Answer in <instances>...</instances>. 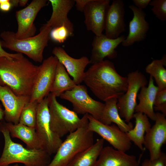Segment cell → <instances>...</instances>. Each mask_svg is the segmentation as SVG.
<instances>
[{"instance_id":"obj_6","label":"cell","mask_w":166,"mask_h":166,"mask_svg":"<svg viewBox=\"0 0 166 166\" xmlns=\"http://www.w3.org/2000/svg\"><path fill=\"white\" fill-rule=\"evenodd\" d=\"M51 130L61 138L76 131L89 121L88 114L81 118L73 111L60 104L56 97L50 93L47 96Z\"/></svg>"},{"instance_id":"obj_9","label":"cell","mask_w":166,"mask_h":166,"mask_svg":"<svg viewBox=\"0 0 166 166\" xmlns=\"http://www.w3.org/2000/svg\"><path fill=\"white\" fill-rule=\"evenodd\" d=\"M60 97L70 102L73 111L77 114H89L98 120L105 105V103L91 97L88 94L87 87L83 85H77L72 89L62 93Z\"/></svg>"},{"instance_id":"obj_28","label":"cell","mask_w":166,"mask_h":166,"mask_svg":"<svg viewBox=\"0 0 166 166\" xmlns=\"http://www.w3.org/2000/svg\"><path fill=\"white\" fill-rule=\"evenodd\" d=\"M166 55L161 59L154 60L148 64L145 68L146 72L154 78L158 88V91L166 89Z\"/></svg>"},{"instance_id":"obj_22","label":"cell","mask_w":166,"mask_h":166,"mask_svg":"<svg viewBox=\"0 0 166 166\" xmlns=\"http://www.w3.org/2000/svg\"><path fill=\"white\" fill-rule=\"evenodd\" d=\"M52 6V12L45 24L52 29L64 26L73 33V24L68 17V14L75 4L74 0H49Z\"/></svg>"},{"instance_id":"obj_15","label":"cell","mask_w":166,"mask_h":166,"mask_svg":"<svg viewBox=\"0 0 166 166\" xmlns=\"http://www.w3.org/2000/svg\"><path fill=\"white\" fill-rule=\"evenodd\" d=\"M30 100L29 97L17 96L8 87L0 85V101L4 108V118L7 122L18 124L21 111Z\"/></svg>"},{"instance_id":"obj_38","label":"cell","mask_w":166,"mask_h":166,"mask_svg":"<svg viewBox=\"0 0 166 166\" xmlns=\"http://www.w3.org/2000/svg\"><path fill=\"white\" fill-rule=\"evenodd\" d=\"M154 109L156 111H160L166 116V103L154 106Z\"/></svg>"},{"instance_id":"obj_13","label":"cell","mask_w":166,"mask_h":166,"mask_svg":"<svg viewBox=\"0 0 166 166\" xmlns=\"http://www.w3.org/2000/svg\"><path fill=\"white\" fill-rule=\"evenodd\" d=\"M109 0H91L83 12L87 29L96 36H100L104 30L107 13L110 5Z\"/></svg>"},{"instance_id":"obj_8","label":"cell","mask_w":166,"mask_h":166,"mask_svg":"<svg viewBox=\"0 0 166 166\" xmlns=\"http://www.w3.org/2000/svg\"><path fill=\"white\" fill-rule=\"evenodd\" d=\"M126 77L127 90L118 98L117 105L121 117L128 123L134 113L138 92L142 87L147 85L148 81L145 76L138 70L129 73Z\"/></svg>"},{"instance_id":"obj_21","label":"cell","mask_w":166,"mask_h":166,"mask_svg":"<svg viewBox=\"0 0 166 166\" xmlns=\"http://www.w3.org/2000/svg\"><path fill=\"white\" fill-rule=\"evenodd\" d=\"M0 127L8 131L12 137L20 139L26 145V148L32 149H42V144L35 128L18 123L14 124L2 120Z\"/></svg>"},{"instance_id":"obj_19","label":"cell","mask_w":166,"mask_h":166,"mask_svg":"<svg viewBox=\"0 0 166 166\" xmlns=\"http://www.w3.org/2000/svg\"><path fill=\"white\" fill-rule=\"evenodd\" d=\"M129 8L132 11L133 16L129 23L128 34L121 43L122 45L126 47L144 40L149 29V24L145 18L146 13L134 5H129Z\"/></svg>"},{"instance_id":"obj_23","label":"cell","mask_w":166,"mask_h":166,"mask_svg":"<svg viewBox=\"0 0 166 166\" xmlns=\"http://www.w3.org/2000/svg\"><path fill=\"white\" fill-rule=\"evenodd\" d=\"M158 87L154 83L153 78L150 76L148 87H142L137 97L139 103L135 107V112H140L146 115L148 118L155 121L156 113L154 105Z\"/></svg>"},{"instance_id":"obj_31","label":"cell","mask_w":166,"mask_h":166,"mask_svg":"<svg viewBox=\"0 0 166 166\" xmlns=\"http://www.w3.org/2000/svg\"><path fill=\"white\" fill-rule=\"evenodd\" d=\"M149 5L152 6V11L159 20L164 21L166 20V0H151Z\"/></svg>"},{"instance_id":"obj_18","label":"cell","mask_w":166,"mask_h":166,"mask_svg":"<svg viewBox=\"0 0 166 166\" xmlns=\"http://www.w3.org/2000/svg\"><path fill=\"white\" fill-rule=\"evenodd\" d=\"M52 52L65 67L68 74L73 77V80L76 85H80L83 81L85 69L89 64V60L87 57L83 56L79 58H74L70 56L60 47H54Z\"/></svg>"},{"instance_id":"obj_5","label":"cell","mask_w":166,"mask_h":166,"mask_svg":"<svg viewBox=\"0 0 166 166\" xmlns=\"http://www.w3.org/2000/svg\"><path fill=\"white\" fill-rule=\"evenodd\" d=\"M88 122L68 134L45 166H67L77 155L94 143V132L89 129Z\"/></svg>"},{"instance_id":"obj_42","label":"cell","mask_w":166,"mask_h":166,"mask_svg":"<svg viewBox=\"0 0 166 166\" xmlns=\"http://www.w3.org/2000/svg\"><path fill=\"white\" fill-rule=\"evenodd\" d=\"M19 166V165L18 164V163H16V164H14V165H6V166Z\"/></svg>"},{"instance_id":"obj_39","label":"cell","mask_w":166,"mask_h":166,"mask_svg":"<svg viewBox=\"0 0 166 166\" xmlns=\"http://www.w3.org/2000/svg\"><path fill=\"white\" fill-rule=\"evenodd\" d=\"M5 116V112L0 104V121L3 120Z\"/></svg>"},{"instance_id":"obj_1","label":"cell","mask_w":166,"mask_h":166,"mask_svg":"<svg viewBox=\"0 0 166 166\" xmlns=\"http://www.w3.org/2000/svg\"><path fill=\"white\" fill-rule=\"evenodd\" d=\"M83 81L100 100L106 101L118 98L126 92L127 77L117 72L113 63L108 60L93 64L85 73Z\"/></svg>"},{"instance_id":"obj_34","label":"cell","mask_w":166,"mask_h":166,"mask_svg":"<svg viewBox=\"0 0 166 166\" xmlns=\"http://www.w3.org/2000/svg\"><path fill=\"white\" fill-rule=\"evenodd\" d=\"M23 55V54L21 53H11L6 52L3 49L0 44V57H7L18 58Z\"/></svg>"},{"instance_id":"obj_4","label":"cell","mask_w":166,"mask_h":166,"mask_svg":"<svg viewBox=\"0 0 166 166\" xmlns=\"http://www.w3.org/2000/svg\"><path fill=\"white\" fill-rule=\"evenodd\" d=\"M4 136V146L0 157V166L20 163L24 166H45L51 161L50 156L42 149L25 148L13 141L7 130L0 127Z\"/></svg>"},{"instance_id":"obj_11","label":"cell","mask_w":166,"mask_h":166,"mask_svg":"<svg viewBox=\"0 0 166 166\" xmlns=\"http://www.w3.org/2000/svg\"><path fill=\"white\" fill-rule=\"evenodd\" d=\"M89 129L101 136L115 149L126 152L131 147V141L126 133L121 131L115 124H105L88 114Z\"/></svg>"},{"instance_id":"obj_30","label":"cell","mask_w":166,"mask_h":166,"mask_svg":"<svg viewBox=\"0 0 166 166\" xmlns=\"http://www.w3.org/2000/svg\"><path fill=\"white\" fill-rule=\"evenodd\" d=\"M73 35V33L64 26L52 29L49 34L50 38L53 41L60 43L64 42L68 37Z\"/></svg>"},{"instance_id":"obj_25","label":"cell","mask_w":166,"mask_h":166,"mask_svg":"<svg viewBox=\"0 0 166 166\" xmlns=\"http://www.w3.org/2000/svg\"><path fill=\"white\" fill-rule=\"evenodd\" d=\"M133 118L135 119V126L126 133L130 141L143 151L144 134L151 128V124L147 116L142 113H135Z\"/></svg>"},{"instance_id":"obj_10","label":"cell","mask_w":166,"mask_h":166,"mask_svg":"<svg viewBox=\"0 0 166 166\" xmlns=\"http://www.w3.org/2000/svg\"><path fill=\"white\" fill-rule=\"evenodd\" d=\"M58 62L56 57L51 56L43 60L39 66L30 101L39 103L50 93Z\"/></svg>"},{"instance_id":"obj_35","label":"cell","mask_w":166,"mask_h":166,"mask_svg":"<svg viewBox=\"0 0 166 166\" xmlns=\"http://www.w3.org/2000/svg\"><path fill=\"white\" fill-rule=\"evenodd\" d=\"M151 1V0H133L132 1L136 6L138 9L143 10L145 8Z\"/></svg>"},{"instance_id":"obj_26","label":"cell","mask_w":166,"mask_h":166,"mask_svg":"<svg viewBox=\"0 0 166 166\" xmlns=\"http://www.w3.org/2000/svg\"><path fill=\"white\" fill-rule=\"evenodd\" d=\"M104 143L103 138L97 139L92 146L77 155L67 166H95Z\"/></svg>"},{"instance_id":"obj_29","label":"cell","mask_w":166,"mask_h":166,"mask_svg":"<svg viewBox=\"0 0 166 166\" xmlns=\"http://www.w3.org/2000/svg\"><path fill=\"white\" fill-rule=\"evenodd\" d=\"M37 101H30L22 109L20 114L19 123L26 126L35 127L37 117Z\"/></svg>"},{"instance_id":"obj_37","label":"cell","mask_w":166,"mask_h":166,"mask_svg":"<svg viewBox=\"0 0 166 166\" xmlns=\"http://www.w3.org/2000/svg\"><path fill=\"white\" fill-rule=\"evenodd\" d=\"M91 0H75V6L77 9L80 11H83L85 6Z\"/></svg>"},{"instance_id":"obj_20","label":"cell","mask_w":166,"mask_h":166,"mask_svg":"<svg viewBox=\"0 0 166 166\" xmlns=\"http://www.w3.org/2000/svg\"><path fill=\"white\" fill-rule=\"evenodd\" d=\"M139 163L135 156L106 146L101 150L95 166H138Z\"/></svg>"},{"instance_id":"obj_17","label":"cell","mask_w":166,"mask_h":166,"mask_svg":"<svg viewBox=\"0 0 166 166\" xmlns=\"http://www.w3.org/2000/svg\"><path fill=\"white\" fill-rule=\"evenodd\" d=\"M125 38L122 35L117 38L111 39L103 34L100 36H95L92 43L89 63L93 64L101 62L106 57L110 59L116 58L117 56L116 49Z\"/></svg>"},{"instance_id":"obj_27","label":"cell","mask_w":166,"mask_h":166,"mask_svg":"<svg viewBox=\"0 0 166 166\" xmlns=\"http://www.w3.org/2000/svg\"><path fill=\"white\" fill-rule=\"evenodd\" d=\"M77 85L69 77L64 66L58 61L50 93L56 97L72 89Z\"/></svg>"},{"instance_id":"obj_14","label":"cell","mask_w":166,"mask_h":166,"mask_svg":"<svg viewBox=\"0 0 166 166\" xmlns=\"http://www.w3.org/2000/svg\"><path fill=\"white\" fill-rule=\"evenodd\" d=\"M165 117L162 113H156L155 123L144 136V145L149 151L151 160L159 156L162 152L161 147L166 143Z\"/></svg>"},{"instance_id":"obj_40","label":"cell","mask_w":166,"mask_h":166,"mask_svg":"<svg viewBox=\"0 0 166 166\" xmlns=\"http://www.w3.org/2000/svg\"><path fill=\"white\" fill-rule=\"evenodd\" d=\"M12 7H17L19 5V0H10Z\"/></svg>"},{"instance_id":"obj_36","label":"cell","mask_w":166,"mask_h":166,"mask_svg":"<svg viewBox=\"0 0 166 166\" xmlns=\"http://www.w3.org/2000/svg\"><path fill=\"white\" fill-rule=\"evenodd\" d=\"M12 7L10 0H0V10L3 11H9Z\"/></svg>"},{"instance_id":"obj_16","label":"cell","mask_w":166,"mask_h":166,"mask_svg":"<svg viewBox=\"0 0 166 166\" xmlns=\"http://www.w3.org/2000/svg\"><path fill=\"white\" fill-rule=\"evenodd\" d=\"M124 3L122 0H113L108 9L105 19V35L108 38L115 39L125 31Z\"/></svg>"},{"instance_id":"obj_32","label":"cell","mask_w":166,"mask_h":166,"mask_svg":"<svg viewBox=\"0 0 166 166\" xmlns=\"http://www.w3.org/2000/svg\"><path fill=\"white\" fill-rule=\"evenodd\" d=\"M141 166H166V154L162 152L159 156L156 159H145L142 163Z\"/></svg>"},{"instance_id":"obj_33","label":"cell","mask_w":166,"mask_h":166,"mask_svg":"<svg viewBox=\"0 0 166 166\" xmlns=\"http://www.w3.org/2000/svg\"><path fill=\"white\" fill-rule=\"evenodd\" d=\"M166 103V89L157 92L155 100L154 105L157 106Z\"/></svg>"},{"instance_id":"obj_2","label":"cell","mask_w":166,"mask_h":166,"mask_svg":"<svg viewBox=\"0 0 166 166\" xmlns=\"http://www.w3.org/2000/svg\"><path fill=\"white\" fill-rule=\"evenodd\" d=\"M38 69L23 55L0 57V85L8 87L17 96L30 97Z\"/></svg>"},{"instance_id":"obj_41","label":"cell","mask_w":166,"mask_h":166,"mask_svg":"<svg viewBox=\"0 0 166 166\" xmlns=\"http://www.w3.org/2000/svg\"><path fill=\"white\" fill-rule=\"evenodd\" d=\"M28 0H19V5L23 6H25L27 3Z\"/></svg>"},{"instance_id":"obj_3","label":"cell","mask_w":166,"mask_h":166,"mask_svg":"<svg viewBox=\"0 0 166 166\" xmlns=\"http://www.w3.org/2000/svg\"><path fill=\"white\" fill-rule=\"evenodd\" d=\"M52 28L45 24L41 28L39 33L29 38L19 39L15 36V33L4 31L0 37V44L2 47L17 53L24 54L36 62L43 61V51L50 39L49 34Z\"/></svg>"},{"instance_id":"obj_24","label":"cell","mask_w":166,"mask_h":166,"mask_svg":"<svg viewBox=\"0 0 166 166\" xmlns=\"http://www.w3.org/2000/svg\"><path fill=\"white\" fill-rule=\"evenodd\" d=\"M118 98L114 97L106 101L102 115L99 120L107 125L112 123L116 125L122 131L127 133L133 128L132 123L126 122L121 117L117 107Z\"/></svg>"},{"instance_id":"obj_12","label":"cell","mask_w":166,"mask_h":166,"mask_svg":"<svg viewBox=\"0 0 166 166\" xmlns=\"http://www.w3.org/2000/svg\"><path fill=\"white\" fill-rule=\"evenodd\" d=\"M47 4V0H34L25 8L16 12L18 29L15 35L17 38L22 39L35 35L37 29L34 22L40 10Z\"/></svg>"},{"instance_id":"obj_7","label":"cell","mask_w":166,"mask_h":166,"mask_svg":"<svg viewBox=\"0 0 166 166\" xmlns=\"http://www.w3.org/2000/svg\"><path fill=\"white\" fill-rule=\"evenodd\" d=\"M47 97L39 102L37 108L35 129L42 144V149L50 155L56 153L63 141L51 129Z\"/></svg>"}]
</instances>
